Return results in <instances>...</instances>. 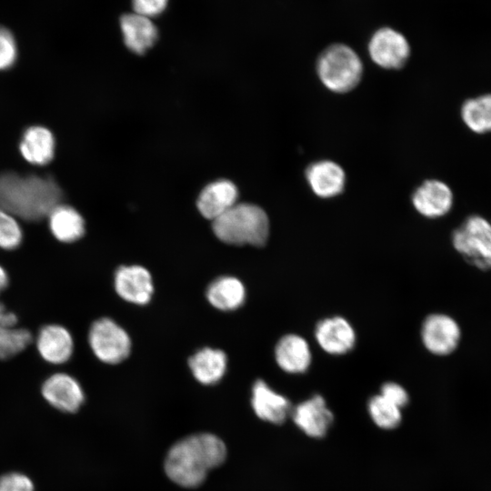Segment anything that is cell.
I'll return each mask as SVG.
<instances>
[{
	"label": "cell",
	"instance_id": "obj_14",
	"mask_svg": "<svg viewBox=\"0 0 491 491\" xmlns=\"http://www.w3.org/2000/svg\"><path fill=\"white\" fill-rule=\"evenodd\" d=\"M318 345L328 354L343 355L356 344V333L350 323L341 316L320 321L315 331Z\"/></svg>",
	"mask_w": 491,
	"mask_h": 491
},
{
	"label": "cell",
	"instance_id": "obj_1",
	"mask_svg": "<svg viewBox=\"0 0 491 491\" xmlns=\"http://www.w3.org/2000/svg\"><path fill=\"white\" fill-rule=\"evenodd\" d=\"M226 457L225 443L215 435L195 434L176 442L168 451L165 471L175 484L195 487L207 473L224 463Z\"/></svg>",
	"mask_w": 491,
	"mask_h": 491
},
{
	"label": "cell",
	"instance_id": "obj_17",
	"mask_svg": "<svg viewBox=\"0 0 491 491\" xmlns=\"http://www.w3.org/2000/svg\"><path fill=\"white\" fill-rule=\"evenodd\" d=\"M237 197V188L231 181L217 180L201 191L197 208L204 217L214 221L235 205Z\"/></svg>",
	"mask_w": 491,
	"mask_h": 491
},
{
	"label": "cell",
	"instance_id": "obj_29",
	"mask_svg": "<svg viewBox=\"0 0 491 491\" xmlns=\"http://www.w3.org/2000/svg\"><path fill=\"white\" fill-rule=\"evenodd\" d=\"M0 491H34V484L27 476L12 472L0 476Z\"/></svg>",
	"mask_w": 491,
	"mask_h": 491
},
{
	"label": "cell",
	"instance_id": "obj_10",
	"mask_svg": "<svg viewBox=\"0 0 491 491\" xmlns=\"http://www.w3.org/2000/svg\"><path fill=\"white\" fill-rule=\"evenodd\" d=\"M453 200L451 188L437 179L426 180L412 195L416 210L427 218H438L446 215L452 208Z\"/></svg>",
	"mask_w": 491,
	"mask_h": 491
},
{
	"label": "cell",
	"instance_id": "obj_13",
	"mask_svg": "<svg viewBox=\"0 0 491 491\" xmlns=\"http://www.w3.org/2000/svg\"><path fill=\"white\" fill-rule=\"evenodd\" d=\"M296 425L307 436L319 438L324 436L334 420L332 412L321 396L300 403L291 410Z\"/></svg>",
	"mask_w": 491,
	"mask_h": 491
},
{
	"label": "cell",
	"instance_id": "obj_4",
	"mask_svg": "<svg viewBox=\"0 0 491 491\" xmlns=\"http://www.w3.org/2000/svg\"><path fill=\"white\" fill-rule=\"evenodd\" d=\"M363 63L357 53L345 44H334L318 56L316 72L322 84L335 93L353 90L363 76Z\"/></svg>",
	"mask_w": 491,
	"mask_h": 491
},
{
	"label": "cell",
	"instance_id": "obj_11",
	"mask_svg": "<svg viewBox=\"0 0 491 491\" xmlns=\"http://www.w3.org/2000/svg\"><path fill=\"white\" fill-rule=\"evenodd\" d=\"M115 288L124 300L147 304L153 295L154 286L150 273L141 266H123L115 275Z\"/></svg>",
	"mask_w": 491,
	"mask_h": 491
},
{
	"label": "cell",
	"instance_id": "obj_30",
	"mask_svg": "<svg viewBox=\"0 0 491 491\" xmlns=\"http://www.w3.org/2000/svg\"><path fill=\"white\" fill-rule=\"evenodd\" d=\"M167 5L168 0H132L133 12L151 19L164 13Z\"/></svg>",
	"mask_w": 491,
	"mask_h": 491
},
{
	"label": "cell",
	"instance_id": "obj_18",
	"mask_svg": "<svg viewBox=\"0 0 491 491\" xmlns=\"http://www.w3.org/2000/svg\"><path fill=\"white\" fill-rule=\"evenodd\" d=\"M251 405L260 419L273 424H282L292 410L288 399L275 392L263 380L256 381L253 386Z\"/></svg>",
	"mask_w": 491,
	"mask_h": 491
},
{
	"label": "cell",
	"instance_id": "obj_32",
	"mask_svg": "<svg viewBox=\"0 0 491 491\" xmlns=\"http://www.w3.org/2000/svg\"><path fill=\"white\" fill-rule=\"evenodd\" d=\"M9 277L5 269L0 265V294L8 286Z\"/></svg>",
	"mask_w": 491,
	"mask_h": 491
},
{
	"label": "cell",
	"instance_id": "obj_23",
	"mask_svg": "<svg viewBox=\"0 0 491 491\" xmlns=\"http://www.w3.org/2000/svg\"><path fill=\"white\" fill-rule=\"evenodd\" d=\"M226 355L219 349L202 348L189 358L195 378L204 385L218 382L226 370Z\"/></svg>",
	"mask_w": 491,
	"mask_h": 491
},
{
	"label": "cell",
	"instance_id": "obj_7",
	"mask_svg": "<svg viewBox=\"0 0 491 491\" xmlns=\"http://www.w3.org/2000/svg\"><path fill=\"white\" fill-rule=\"evenodd\" d=\"M367 50L372 61L384 69L401 68L410 55V45L405 35L387 26L371 35Z\"/></svg>",
	"mask_w": 491,
	"mask_h": 491
},
{
	"label": "cell",
	"instance_id": "obj_3",
	"mask_svg": "<svg viewBox=\"0 0 491 491\" xmlns=\"http://www.w3.org/2000/svg\"><path fill=\"white\" fill-rule=\"evenodd\" d=\"M215 236L229 245L263 246L269 236V219L258 205L236 203L213 221Z\"/></svg>",
	"mask_w": 491,
	"mask_h": 491
},
{
	"label": "cell",
	"instance_id": "obj_20",
	"mask_svg": "<svg viewBox=\"0 0 491 491\" xmlns=\"http://www.w3.org/2000/svg\"><path fill=\"white\" fill-rule=\"evenodd\" d=\"M275 356L280 368L292 374L306 372L312 358L307 342L294 334L286 335L278 341Z\"/></svg>",
	"mask_w": 491,
	"mask_h": 491
},
{
	"label": "cell",
	"instance_id": "obj_19",
	"mask_svg": "<svg viewBox=\"0 0 491 491\" xmlns=\"http://www.w3.org/2000/svg\"><path fill=\"white\" fill-rule=\"evenodd\" d=\"M17 324L16 315L0 302V360L18 355L33 341L30 330L19 327Z\"/></svg>",
	"mask_w": 491,
	"mask_h": 491
},
{
	"label": "cell",
	"instance_id": "obj_31",
	"mask_svg": "<svg viewBox=\"0 0 491 491\" xmlns=\"http://www.w3.org/2000/svg\"><path fill=\"white\" fill-rule=\"evenodd\" d=\"M380 395L399 408L405 406L409 399L404 387L394 382L384 384Z\"/></svg>",
	"mask_w": 491,
	"mask_h": 491
},
{
	"label": "cell",
	"instance_id": "obj_12",
	"mask_svg": "<svg viewBox=\"0 0 491 491\" xmlns=\"http://www.w3.org/2000/svg\"><path fill=\"white\" fill-rule=\"evenodd\" d=\"M35 345L40 356L53 365L67 362L74 352V339L71 333L58 324L42 326L36 336Z\"/></svg>",
	"mask_w": 491,
	"mask_h": 491
},
{
	"label": "cell",
	"instance_id": "obj_8",
	"mask_svg": "<svg viewBox=\"0 0 491 491\" xmlns=\"http://www.w3.org/2000/svg\"><path fill=\"white\" fill-rule=\"evenodd\" d=\"M425 347L436 356L452 354L461 339L458 323L446 314H431L426 317L421 329Z\"/></svg>",
	"mask_w": 491,
	"mask_h": 491
},
{
	"label": "cell",
	"instance_id": "obj_9",
	"mask_svg": "<svg viewBox=\"0 0 491 491\" xmlns=\"http://www.w3.org/2000/svg\"><path fill=\"white\" fill-rule=\"evenodd\" d=\"M43 397L55 409L65 412H76L85 400V394L79 382L66 373H55L48 376L42 385Z\"/></svg>",
	"mask_w": 491,
	"mask_h": 491
},
{
	"label": "cell",
	"instance_id": "obj_27",
	"mask_svg": "<svg viewBox=\"0 0 491 491\" xmlns=\"http://www.w3.org/2000/svg\"><path fill=\"white\" fill-rule=\"evenodd\" d=\"M23 231L17 218L0 208V248L16 249L22 243Z\"/></svg>",
	"mask_w": 491,
	"mask_h": 491
},
{
	"label": "cell",
	"instance_id": "obj_25",
	"mask_svg": "<svg viewBox=\"0 0 491 491\" xmlns=\"http://www.w3.org/2000/svg\"><path fill=\"white\" fill-rule=\"evenodd\" d=\"M461 118L476 134L491 132V94L466 100L461 106Z\"/></svg>",
	"mask_w": 491,
	"mask_h": 491
},
{
	"label": "cell",
	"instance_id": "obj_21",
	"mask_svg": "<svg viewBox=\"0 0 491 491\" xmlns=\"http://www.w3.org/2000/svg\"><path fill=\"white\" fill-rule=\"evenodd\" d=\"M22 156L30 164L45 165L55 154V138L49 129L35 125L27 128L19 145Z\"/></svg>",
	"mask_w": 491,
	"mask_h": 491
},
{
	"label": "cell",
	"instance_id": "obj_16",
	"mask_svg": "<svg viewBox=\"0 0 491 491\" xmlns=\"http://www.w3.org/2000/svg\"><path fill=\"white\" fill-rule=\"evenodd\" d=\"M120 29L126 47L137 55H143L157 40L158 30L151 18L136 13L121 15Z\"/></svg>",
	"mask_w": 491,
	"mask_h": 491
},
{
	"label": "cell",
	"instance_id": "obj_28",
	"mask_svg": "<svg viewBox=\"0 0 491 491\" xmlns=\"http://www.w3.org/2000/svg\"><path fill=\"white\" fill-rule=\"evenodd\" d=\"M17 56V47L14 35L5 27L0 26V70L13 66Z\"/></svg>",
	"mask_w": 491,
	"mask_h": 491
},
{
	"label": "cell",
	"instance_id": "obj_2",
	"mask_svg": "<svg viewBox=\"0 0 491 491\" xmlns=\"http://www.w3.org/2000/svg\"><path fill=\"white\" fill-rule=\"evenodd\" d=\"M62 191L51 177L20 175L14 172L0 175V208L16 218L35 222L47 217L61 204Z\"/></svg>",
	"mask_w": 491,
	"mask_h": 491
},
{
	"label": "cell",
	"instance_id": "obj_15",
	"mask_svg": "<svg viewBox=\"0 0 491 491\" xmlns=\"http://www.w3.org/2000/svg\"><path fill=\"white\" fill-rule=\"evenodd\" d=\"M306 178L313 193L321 198L338 195L346 185L344 169L331 160L312 163L306 170Z\"/></svg>",
	"mask_w": 491,
	"mask_h": 491
},
{
	"label": "cell",
	"instance_id": "obj_5",
	"mask_svg": "<svg viewBox=\"0 0 491 491\" xmlns=\"http://www.w3.org/2000/svg\"><path fill=\"white\" fill-rule=\"evenodd\" d=\"M452 244L466 263L482 271L491 270V221L469 215L453 231Z\"/></svg>",
	"mask_w": 491,
	"mask_h": 491
},
{
	"label": "cell",
	"instance_id": "obj_6",
	"mask_svg": "<svg viewBox=\"0 0 491 491\" xmlns=\"http://www.w3.org/2000/svg\"><path fill=\"white\" fill-rule=\"evenodd\" d=\"M88 343L100 361L111 365L124 361L131 350L128 334L107 317L97 319L91 325Z\"/></svg>",
	"mask_w": 491,
	"mask_h": 491
},
{
	"label": "cell",
	"instance_id": "obj_26",
	"mask_svg": "<svg viewBox=\"0 0 491 491\" xmlns=\"http://www.w3.org/2000/svg\"><path fill=\"white\" fill-rule=\"evenodd\" d=\"M368 412L375 424L383 429H393L401 422L400 408L381 395L370 398Z\"/></svg>",
	"mask_w": 491,
	"mask_h": 491
},
{
	"label": "cell",
	"instance_id": "obj_22",
	"mask_svg": "<svg viewBox=\"0 0 491 491\" xmlns=\"http://www.w3.org/2000/svg\"><path fill=\"white\" fill-rule=\"evenodd\" d=\"M47 219L52 235L62 243L75 242L85 234V220L72 206L57 205Z\"/></svg>",
	"mask_w": 491,
	"mask_h": 491
},
{
	"label": "cell",
	"instance_id": "obj_24",
	"mask_svg": "<svg viewBox=\"0 0 491 491\" xmlns=\"http://www.w3.org/2000/svg\"><path fill=\"white\" fill-rule=\"evenodd\" d=\"M208 302L223 311L240 307L246 299V289L242 282L233 276H222L212 282L207 290Z\"/></svg>",
	"mask_w": 491,
	"mask_h": 491
}]
</instances>
